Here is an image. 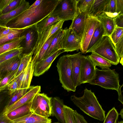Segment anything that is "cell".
<instances>
[{
  "label": "cell",
  "mask_w": 123,
  "mask_h": 123,
  "mask_svg": "<svg viewBox=\"0 0 123 123\" xmlns=\"http://www.w3.org/2000/svg\"><path fill=\"white\" fill-rule=\"evenodd\" d=\"M60 0H42L37 6L25 10L9 21L6 26L20 29L36 24L49 15L56 7Z\"/></svg>",
  "instance_id": "6da1fadb"
},
{
  "label": "cell",
  "mask_w": 123,
  "mask_h": 123,
  "mask_svg": "<svg viewBox=\"0 0 123 123\" xmlns=\"http://www.w3.org/2000/svg\"><path fill=\"white\" fill-rule=\"evenodd\" d=\"M74 104L85 113L95 119L103 121L105 116V111L102 109L94 92L85 88L83 95L78 97L75 95L70 97Z\"/></svg>",
  "instance_id": "7a4b0ae2"
},
{
  "label": "cell",
  "mask_w": 123,
  "mask_h": 123,
  "mask_svg": "<svg viewBox=\"0 0 123 123\" xmlns=\"http://www.w3.org/2000/svg\"><path fill=\"white\" fill-rule=\"evenodd\" d=\"M119 74L115 70L110 68L100 70L96 67L94 78L88 83L97 85L106 89L115 90L117 91L120 85Z\"/></svg>",
  "instance_id": "3957f363"
},
{
  "label": "cell",
  "mask_w": 123,
  "mask_h": 123,
  "mask_svg": "<svg viewBox=\"0 0 123 123\" xmlns=\"http://www.w3.org/2000/svg\"><path fill=\"white\" fill-rule=\"evenodd\" d=\"M92 52L104 58L111 64L117 65L120 62V58L116 51L115 45L108 36H103L87 53Z\"/></svg>",
  "instance_id": "277c9868"
},
{
  "label": "cell",
  "mask_w": 123,
  "mask_h": 123,
  "mask_svg": "<svg viewBox=\"0 0 123 123\" xmlns=\"http://www.w3.org/2000/svg\"><path fill=\"white\" fill-rule=\"evenodd\" d=\"M71 66V61L68 55L61 56L56 66L62 86L68 92H75L76 88L73 79Z\"/></svg>",
  "instance_id": "5b68a950"
},
{
  "label": "cell",
  "mask_w": 123,
  "mask_h": 123,
  "mask_svg": "<svg viewBox=\"0 0 123 123\" xmlns=\"http://www.w3.org/2000/svg\"><path fill=\"white\" fill-rule=\"evenodd\" d=\"M52 98L44 93H37L32 98L31 112L45 117H50L51 115Z\"/></svg>",
  "instance_id": "8992f818"
},
{
  "label": "cell",
  "mask_w": 123,
  "mask_h": 123,
  "mask_svg": "<svg viewBox=\"0 0 123 123\" xmlns=\"http://www.w3.org/2000/svg\"><path fill=\"white\" fill-rule=\"evenodd\" d=\"M77 0H60L50 15L58 17L64 21L73 19L77 12Z\"/></svg>",
  "instance_id": "52a82bcc"
},
{
  "label": "cell",
  "mask_w": 123,
  "mask_h": 123,
  "mask_svg": "<svg viewBox=\"0 0 123 123\" xmlns=\"http://www.w3.org/2000/svg\"><path fill=\"white\" fill-rule=\"evenodd\" d=\"M64 22L61 20L38 33L37 39L33 50L32 61H34L42 48L49 38L58 30L62 28Z\"/></svg>",
  "instance_id": "ba28073f"
},
{
  "label": "cell",
  "mask_w": 123,
  "mask_h": 123,
  "mask_svg": "<svg viewBox=\"0 0 123 123\" xmlns=\"http://www.w3.org/2000/svg\"><path fill=\"white\" fill-rule=\"evenodd\" d=\"M81 40L70 28H66L61 43L62 50L64 52L78 51L81 47Z\"/></svg>",
  "instance_id": "9c48e42d"
},
{
  "label": "cell",
  "mask_w": 123,
  "mask_h": 123,
  "mask_svg": "<svg viewBox=\"0 0 123 123\" xmlns=\"http://www.w3.org/2000/svg\"><path fill=\"white\" fill-rule=\"evenodd\" d=\"M21 35H24L25 37L20 44V47L23 48L21 54H28L34 51L38 36L36 24L26 28L21 33Z\"/></svg>",
  "instance_id": "30bf717a"
},
{
  "label": "cell",
  "mask_w": 123,
  "mask_h": 123,
  "mask_svg": "<svg viewBox=\"0 0 123 123\" xmlns=\"http://www.w3.org/2000/svg\"><path fill=\"white\" fill-rule=\"evenodd\" d=\"M100 22L97 17L89 16L86 22L80 49L82 53L86 54L88 47L96 26Z\"/></svg>",
  "instance_id": "8fae6325"
},
{
  "label": "cell",
  "mask_w": 123,
  "mask_h": 123,
  "mask_svg": "<svg viewBox=\"0 0 123 123\" xmlns=\"http://www.w3.org/2000/svg\"><path fill=\"white\" fill-rule=\"evenodd\" d=\"M63 52V50H59L47 57L34 63L33 76H39L47 71L56 58Z\"/></svg>",
  "instance_id": "7c38bea8"
},
{
  "label": "cell",
  "mask_w": 123,
  "mask_h": 123,
  "mask_svg": "<svg viewBox=\"0 0 123 123\" xmlns=\"http://www.w3.org/2000/svg\"><path fill=\"white\" fill-rule=\"evenodd\" d=\"M71 62L73 79L75 87L81 84L80 74L81 66L85 56L80 52L73 55H68Z\"/></svg>",
  "instance_id": "4fadbf2b"
},
{
  "label": "cell",
  "mask_w": 123,
  "mask_h": 123,
  "mask_svg": "<svg viewBox=\"0 0 123 123\" xmlns=\"http://www.w3.org/2000/svg\"><path fill=\"white\" fill-rule=\"evenodd\" d=\"M96 67L89 55L85 56L82 64L80 74V84L88 83L94 78Z\"/></svg>",
  "instance_id": "5bb4252c"
},
{
  "label": "cell",
  "mask_w": 123,
  "mask_h": 123,
  "mask_svg": "<svg viewBox=\"0 0 123 123\" xmlns=\"http://www.w3.org/2000/svg\"><path fill=\"white\" fill-rule=\"evenodd\" d=\"M88 15L84 12H80L77 9V14L72 20L69 28L71 29L75 34L81 40Z\"/></svg>",
  "instance_id": "9a60e30c"
},
{
  "label": "cell",
  "mask_w": 123,
  "mask_h": 123,
  "mask_svg": "<svg viewBox=\"0 0 123 123\" xmlns=\"http://www.w3.org/2000/svg\"><path fill=\"white\" fill-rule=\"evenodd\" d=\"M40 86H31L30 90L20 98L2 112L7 115L9 113L17 108L26 103L31 100L37 93L41 92Z\"/></svg>",
  "instance_id": "2e32d148"
},
{
  "label": "cell",
  "mask_w": 123,
  "mask_h": 123,
  "mask_svg": "<svg viewBox=\"0 0 123 123\" xmlns=\"http://www.w3.org/2000/svg\"><path fill=\"white\" fill-rule=\"evenodd\" d=\"M30 6L29 2L24 0L23 2L16 9L5 14H0V25L6 26L8 22L28 9Z\"/></svg>",
  "instance_id": "e0dca14e"
},
{
  "label": "cell",
  "mask_w": 123,
  "mask_h": 123,
  "mask_svg": "<svg viewBox=\"0 0 123 123\" xmlns=\"http://www.w3.org/2000/svg\"><path fill=\"white\" fill-rule=\"evenodd\" d=\"M12 123H51V119L31 112L29 113L12 120Z\"/></svg>",
  "instance_id": "ac0fdd59"
},
{
  "label": "cell",
  "mask_w": 123,
  "mask_h": 123,
  "mask_svg": "<svg viewBox=\"0 0 123 123\" xmlns=\"http://www.w3.org/2000/svg\"><path fill=\"white\" fill-rule=\"evenodd\" d=\"M51 115L55 117L59 122L65 123L63 111L64 105L63 100L58 97H54L51 99Z\"/></svg>",
  "instance_id": "d6986e66"
},
{
  "label": "cell",
  "mask_w": 123,
  "mask_h": 123,
  "mask_svg": "<svg viewBox=\"0 0 123 123\" xmlns=\"http://www.w3.org/2000/svg\"><path fill=\"white\" fill-rule=\"evenodd\" d=\"M21 57V55L0 64V73L2 77L4 74L3 77L8 73L17 70L20 62Z\"/></svg>",
  "instance_id": "ffe728a7"
},
{
  "label": "cell",
  "mask_w": 123,
  "mask_h": 123,
  "mask_svg": "<svg viewBox=\"0 0 123 123\" xmlns=\"http://www.w3.org/2000/svg\"><path fill=\"white\" fill-rule=\"evenodd\" d=\"M65 30L66 28L64 29H62L57 35L53 39L45 52L43 59L52 55L59 50H62L61 43Z\"/></svg>",
  "instance_id": "44dd1931"
},
{
  "label": "cell",
  "mask_w": 123,
  "mask_h": 123,
  "mask_svg": "<svg viewBox=\"0 0 123 123\" xmlns=\"http://www.w3.org/2000/svg\"><path fill=\"white\" fill-rule=\"evenodd\" d=\"M97 18L103 26L104 30V36H109L116 26L114 18L104 15H101Z\"/></svg>",
  "instance_id": "7402d4cb"
},
{
  "label": "cell",
  "mask_w": 123,
  "mask_h": 123,
  "mask_svg": "<svg viewBox=\"0 0 123 123\" xmlns=\"http://www.w3.org/2000/svg\"><path fill=\"white\" fill-rule=\"evenodd\" d=\"M32 98L26 103L12 111L7 115L11 120L20 117L27 115L31 112L30 108Z\"/></svg>",
  "instance_id": "603a6c76"
},
{
  "label": "cell",
  "mask_w": 123,
  "mask_h": 123,
  "mask_svg": "<svg viewBox=\"0 0 123 123\" xmlns=\"http://www.w3.org/2000/svg\"><path fill=\"white\" fill-rule=\"evenodd\" d=\"M33 61L31 60L25 69L22 80L19 89L29 88L33 76Z\"/></svg>",
  "instance_id": "cb8c5ba5"
},
{
  "label": "cell",
  "mask_w": 123,
  "mask_h": 123,
  "mask_svg": "<svg viewBox=\"0 0 123 123\" xmlns=\"http://www.w3.org/2000/svg\"><path fill=\"white\" fill-rule=\"evenodd\" d=\"M61 20L57 17L49 15L36 24L38 33L41 32L45 29Z\"/></svg>",
  "instance_id": "d4e9b609"
},
{
  "label": "cell",
  "mask_w": 123,
  "mask_h": 123,
  "mask_svg": "<svg viewBox=\"0 0 123 123\" xmlns=\"http://www.w3.org/2000/svg\"><path fill=\"white\" fill-rule=\"evenodd\" d=\"M89 57L95 66L100 67L101 69L110 68L111 63L108 61L97 53L92 52Z\"/></svg>",
  "instance_id": "484cf974"
},
{
  "label": "cell",
  "mask_w": 123,
  "mask_h": 123,
  "mask_svg": "<svg viewBox=\"0 0 123 123\" xmlns=\"http://www.w3.org/2000/svg\"><path fill=\"white\" fill-rule=\"evenodd\" d=\"M25 37L24 35H21L19 38L0 45V55L11 50L21 47V43Z\"/></svg>",
  "instance_id": "4316f807"
},
{
  "label": "cell",
  "mask_w": 123,
  "mask_h": 123,
  "mask_svg": "<svg viewBox=\"0 0 123 123\" xmlns=\"http://www.w3.org/2000/svg\"><path fill=\"white\" fill-rule=\"evenodd\" d=\"M107 1V0H94L89 16L97 17L101 15L105 10Z\"/></svg>",
  "instance_id": "83f0119b"
},
{
  "label": "cell",
  "mask_w": 123,
  "mask_h": 123,
  "mask_svg": "<svg viewBox=\"0 0 123 123\" xmlns=\"http://www.w3.org/2000/svg\"><path fill=\"white\" fill-rule=\"evenodd\" d=\"M104 33V29L100 22L95 29L88 47L86 53L102 37Z\"/></svg>",
  "instance_id": "f1b7e54d"
},
{
  "label": "cell",
  "mask_w": 123,
  "mask_h": 123,
  "mask_svg": "<svg viewBox=\"0 0 123 123\" xmlns=\"http://www.w3.org/2000/svg\"><path fill=\"white\" fill-rule=\"evenodd\" d=\"M33 52V51L29 54H21L22 55L19 65L10 83L25 69L29 62L32 60Z\"/></svg>",
  "instance_id": "f546056e"
},
{
  "label": "cell",
  "mask_w": 123,
  "mask_h": 123,
  "mask_svg": "<svg viewBox=\"0 0 123 123\" xmlns=\"http://www.w3.org/2000/svg\"><path fill=\"white\" fill-rule=\"evenodd\" d=\"M31 87L27 89H23L18 90L10 95V99L5 106L2 111H4L18 101L24 95L30 90Z\"/></svg>",
  "instance_id": "4dcf8cb0"
},
{
  "label": "cell",
  "mask_w": 123,
  "mask_h": 123,
  "mask_svg": "<svg viewBox=\"0 0 123 123\" xmlns=\"http://www.w3.org/2000/svg\"><path fill=\"white\" fill-rule=\"evenodd\" d=\"M23 50V48L20 47L0 55V64L12 58L20 56Z\"/></svg>",
  "instance_id": "1f68e13d"
},
{
  "label": "cell",
  "mask_w": 123,
  "mask_h": 123,
  "mask_svg": "<svg viewBox=\"0 0 123 123\" xmlns=\"http://www.w3.org/2000/svg\"><path fill=\"white\" fill-rule=\"evenodd\" d=\"M60 28L51 36L46 42L41 49L37 56L33 61V63L43 59L45 54L50 46L53 39L62 30Z\"/></svg>",
  "instance_id": "d6a6232c"
},
{
  "label": "cell",
  "mask_w": 123,
  "mask_h": 123,
  "mask_svg": "<svg viewBox=\"0 0 123 123\" xmlns=\"http://www.w3.org/2000/svg\"><path fill=\"white\" fill-rule=\"evenodd\" d=\"M94 0H77L78 9L80 12L86 13L88 15Z\"/></svg>",
  "instance_id": "836d02e7"
},
{
  "label": "cell",
  "mask_w": 123,
  "mask_h": 123,
  "mask_svg": "<svg viewBox=\"0 0 123 123\" xmlns=\"http://www.w3.org/2000/svg\"><path fill=\"white\" fill-rule=\"evenodd\" d=\"M63 111L65 123H76L74 116V110L64 105Z\"/></svg>",
  "instance_id": "e575fe53"
},
{
  "label": "cell",
  "mask_w": 123,
  "mask_h": 123,
  "mask_svg": "<svg viewBox=\"0 0 123 123\" xmlns=\"http://www.w3.org/2000/svg\"><path fill=\"white\" fill-rule=\"evenodd\" d=\"M119 115L117 110L113 107L107 113L103 123H117Z\"/></svg>",
  "instance_id": "d590c367"
},
{
  "label": "cell",
  "mask_w": 123,
  "mask_h": 123,
  "mask_svg": "<svg viewBox=\"0 0 123 123\" xmlns=\"http://www.w3.org/2000/svg\"><path fill=\"white\" fill-rule=\"evenodd\" d=\"M24 0H12V1L0 13L5 14L13 11L19 6Z\"/></svg>",
  "instance_id": "8d00e7d4"
},
{
  "label": "cell",
  "mask_w": 123,
  "mask_h": 123,
  "mask_svg": "<svg viewBox=\"0 0 123 123\" xmlns=\"http://www.w3.org/2000/svg\"><path fill=\"white\" fill-rule=\"evenodd\" d=\"M28 27L26 28L19 31L10 33L0 39V45L11 41L15 39L19 38L22 32Z\"/></svg>",
  "instance_id": "74e56055"
},
{
  "label": "cell",
  "mask_w": 123,
  "mask_h": 123,
  "mask_svg": "<svg viewBox=\"0 0 123 123\" xmlns=\"http://www.w3.org/2000/svg\"><path fill=\"white\" fill-rule=\"evenodd\" d=\"M123 28L116 27L109 37L115 45L123 36Z\"/></svg>",
  "instance_id": "f35d334b"
},
{
  "label": "cell",
  "mask_w": 123,
  "mask_h": 123,
  "mask_svg": "<svg viewBox=\"0 0 123 123\" xmlns=\"http://www.w3.org/2000/svg\"><path fill=\"white\" fill-rule=\"evenodd\" d=\"M17 70L8 73L2 77L0 81V88L5 89L10 83L13 78Z\"/></svg>",
  "instance_id": "ab89813d"
},
{
  "label": "cell",
  "mask_w": 123,
  "mask_h": 123,
  "mask_svg": "<svg viewBox=\"0 0 123 123\" xmlns=\"http://www.w3.org/2000/svg\"><path fill=\"white\" fill-rule=\"evenodd\" d=\"M25 28L20 29H14L0 25V39L10 33L19 31Z\"/></svg>",
  "instance_id": "60d3db41"
},
{
  "label": "cell",
  "mask_w": 123,
  "mask_h": 123,
  "mask_svg": "<svg viewBox=\"0 0 123 123\" xmlns=\"http://www.w3.org/2000/svg\"><path fill=\"white\" fill-rule=\"evenodd\" d=\"M6 87L9 90V94L10 96L13 93L18 89L19 86L18 82L15 79L8 84Z\"/></svg>",
  "instance_id": "b9f144b4"
},
{
  "label": "cell",
  "mask_w": 123,
  "mask_h": 123,
  "mask_svg": "<svg viewBox=\"0 0 123 123\" xmlns=\"http://www.w3.org/2000/svg\"><path fill=\"white\" fill-rule=\"evenodd\" d=\"M123 36L115 45L116 51L121 59L123 56Z\"/></svg>",
  "instance_id": "7bdbcfd3"
},
{
  "label": "cell",
  "mask_w": 123,
  "mask_h": 123,
  "mask_svg": "<svg viewBox=\"0 0 123 123\" xmlns=\"http://www.w3.org/2000/svg\"><path fill=\"white\" fill-rule=\"evenodd\" d=\"M74 114L76 123H88L84 117L78 113L76 110H74Z\"/></svg>",
  "instance_id": "ee69618b"
},
{
  "label": "cell",
  "mask_w": 123,
  "mask_h": 123,
  "mask_svg": "<svg viewBox=\"0 0 123 123\" xmlns=\"http://www.w3.org/2000/svg\"><path fill=\"white\" fill-rule=\"evenodd\" d=\"M116 27L123 28V14L118 15L114 18Z\"/></svg>",
  "instance_id": "f6af8a7d"
},
{
  "label": "cell",
  "mask_w": 123,
  "mask_h": 123,
  "mask_svg": "<svg viewBox=\"0 0 123 123\" xmlns=\"http://www.w3.org/2000/svg\"><path fill=\"white\" fill-rule=\"evenodd\" d=\"M116 12L119 14H123V0H116Z\"/></svg>",
  "instance_id": "bcb514c9"
},
{
  "label": "cell",
  "mask_w": 123,
  "mask_h": 123,
  "mask_svg": "<svg viewBox=\"0 0 123 123\" xmlns=\"http://www.w3.org/2000/svg\"><path fill=\"white\" fill-rule=\"evenodd\" d=\"M0 123H12V121L7 115L2 112L0 114Z\"/></svg>",
  "instance_id": "7dc6e473"
},
{
  "label": "cell",
  "mask_w": 123,
  "mask_h": 123,
  "mask_svg": "<svg viewBox=\"0 0 123 123\" xmlns=\"http://www.w3.org/2000/svg\"><path fill=\"white\" fill-rule=\"evenodd\" d=\"M12 0H0V13Z\"/></svg>",
  "instance_id": "c3c4849f"
},
{
  "label": "cell",
  "mask_w": 123,
  "mask_h": 123,
  "mask_svg": "<svg viewBox=\"0 0 123 123\" xmlns=\"http://www.w3.org/2000/svg\"><path fill=\"white\" fill-rule=\"evenodd\" d=\"M123 84L122 85H120L118 88V91H117L118 93V99L122 104H123V97L122 94L123 91H122L121 88L123 86Z\"/></svg>",
  "instance_id": "681fc988"
},
{
  "label": "cell",
  "mask_w": 123,
  "mask_h": 123,
  "mask_svg": "<svg viewBox=\"0 0 123 123\" xmlns=\"http://www.w3.org/2000/svg\"><path fill=\"white\" fill-rule=\"evenodd\" d=\"M42 0H37L32 5L30 6L28 9H30L34 8L38 6L41 2Z\"/></svg>",
  "instance_id": "f907efd6"
},
{
  "label": "cell",
  "mask_w": 123,
  "mask_h": 123,
  "mask_svg": "<svg viewBox=\"0 0 123 123\" xmlns=\"http://www.w3.org/2000/svg\"><path fill=\"white\" fill-rule=\"evenodd\" d=\"M119 115H120L121 116V117L123 119V108H122L121 110L120 113Z\"/></svg>",
  "instance_id": "816d5d0a"
},
{
  "label": "cell",
  "mask_w": 123,
  "mask_h": 123,
  "mask_svg": "<svg viewBox=\"0 0 123 123\" xmlns=\"http://www.w3.org/2000/svg\"><path fill=\"white\" fill-rule=\"evenodd\" d=\"M2 78V76L1 74L0 73V81ZM5 89L3 88H0V93L2 92V91L4 90Z\"/></svg>",
  "instance_id": "f5cc1de1"
},
{
  "label": "cell",
  "mask_w": 123,
  "mask_h": 123,
  "mask_svg": "<svg viewBox=\"0 0 123 123\" xmlns=\"http://www.w3.org/2000/svg\"><path fill=\"white\" fill-rule=\"evenodd\" d=\"M121 60L120 61V63L121 64H122V65H123V57L121 58Z\"/></svg>",
  "instance_id": "db71d44e"
},
{
  "label": "cell",
  "mask_w": 123,
  "mask_h": 123,
  "mask_svg": "<svg viewBox=\"0 0 123 123\" xmlns=\"http://www.w3.org/2000/svg\"><path fill=\"white\" fill-rule=\"evenodd\" d=\"M117 123H123V121L122 120H121L120 121H118Z\"/></svg>",
  "instance_id": "11a10c76"
},
{
  "label": "cell",
  "mask_w": 123,
  "mask_h": 123,
  "mask_svg": "<svg viewBox=\"0 0 123 123\" xmlns=\"http://www.w3.org/2000/svg\"><path fill=\"white\" fill-rule=\"evenodd\" d=\"M53 123H61L60 122H54Z\"/></svg>",
  "instance_id": "9f6ffc18"
},
{
  "label": "cell",
  "mask_w": 123,
  "mask_h": 123,
  "mask_svg": "<svg viewBox=\"0 0 123 123\" xmlns=\"http://www.w3.org/2000/svg\"><path fill=\"white\" fill-rule=\"evenodd\" d=\"M1 100H2L1 98H0V103L1 101Z\"/></svg>",
  "instance_id": "6f0895ef"
},
{
  "label": "cell",
  "mask_w": 123,
  "mask_h": 123,
  "mask_svg": "<svg viewBox=\"0 0 123 123\" xmlns=\"http://www.w3.org/2000/svg\"></svg>",
  "instance_id": "680465c9"
}]
</instances>
